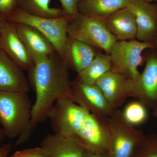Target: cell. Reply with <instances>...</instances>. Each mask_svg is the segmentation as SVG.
Segmentation results:
<instances>
[{
	"label": "cell",
	"mask_w": 157,
	"mask_h": 157,
	"mask_svg": "<svg viewBox=\"0 0 157 157\" xmlns=\"http://www.w3.org/2000/svg\"><path fill=\"white\" fill-rule=\"evenodd\" d=\"M135 80L109 71L97 81L109 105L114 110L123 104L127 98L134 95Z\"/></svg>",
	"instance_id": "8fae6325"
},
{
	"label": "cell",
	"mask_w": 157,
	"mask_h": 157,
	"mask_svg": "<svg viewBox=\"0 0 157 157\" xmlns=\"http://www.w3.org/2000/svg\"><path fill=\"white\" fill-rule=\"evenodd\" d=\"M84 157H108L107 154H104L93 153L86 151Z\"/></svg>",
	"instance_id": "f1b7e54d"
},
{
	"label": "cell",
	"mask_w": 157,
	"mask_h": 157,
	"mask_svg": "<svg viewBox=\"0 0 157 157\" xmlns=\"http://www.w3.org/2000/svg\"><path fill=\"white\" fill-rule=\"evenodd\" d=\"M17 9L16 0H0V14L7 20Z\"/></svg>",
	"instance_id": "484cf974"
},
{
	"label": "cell",
	"mask_w": 157,
	"mask_h": 157,
	"mask_svg": "<svg viewBox=\"0 0 157 157\" xmlns=\"http://www.w3.org/2000/svg\"><path fill=\"white\" fill-rule=\"evenodd\" d=\"M8 21L0 14V35Z\"/></svg>",
	"instance_id": "83f0119b"
},
{
	"label": "cell",
	"mask_w": 157,
	"mask_h": 157,
	"mask_svg": "<svg viewBox=\"0 0 157 157\" xmlns=\"http://www.w3.org/2000/svg\"><path fill=\"white\" fill-rule=\"evenodd\" d=\"M9 157H49V155L47 151L41 146L18 151Z\"/></svg>",
	"instance_id": "cb8c5ba5"
},
{
	"label": "cell",
	"mask_w": 157,
	"mask_h": 157,
	"mask_svg": "<svg viewBox=\"0 0 157 157\" xmlns=\"http://www.w3.org/2000/svg\"><path fill=\"white\" fill-rule=\"evenodd\" d=\"M33 104L28 93L0 91V125L5 137H19L30 121Z\"/></svg>",
	"instance_id": "7a4b0ae2"
},
{
	"label": "cell",
	"mask_w": 157,
	"mask_h": 157,
	"mask_svg": "<svg viewBox=\"0 0 157 157\" xmlns=\"http://www.w3.org/2000/svg\"><path fill=\"white\" fill-rule=\"evenodd\" d=\"M154 48L153 43L140 42L137 39L117 41L109 52L110 71L136 80L140 75L139 67L144 63L143 53Z\"/></svg>",
	"instance_id": "5b68a950"
},
{
	"label": "cell",
	"mask_w": 157,
	"mask_h": 157,
	"mask_svg": "<svg viewBox=\"0 0 157 157\" xmlns=\"http://www.w3.org/2000/svg\"><path fill=\"white\" fill-rule=\"evenodd\" d=\"M69 70L64 60L55 52L36 62L29 70L28 79L36 94V101L29 123L18 137L16 145L25 143L31 138L39 124L48 118V113L57 100L73 99Z\"/></svg>",
	"instance_id": "6da1fadb"
},
{
	"label": "cell",
	"mask_w": 157,
	"mask_h": 157,
	"mask_svg": "<svg viewBox=\"0 0 157 157\" xmlns=\"http://www.w3.org/2000/svg\"><path fill=\"white\" fill-rule=\"evenodd\" d=\"M142 1L150 3H157V0H142Z\"/></svg>",
	"instance_id": "d6a6232c"
},
{
	"label": "cell",
	"mask_w": 157,
	"mask_h": 157,
	"mask_svg": "<svg viewBox=\"0 0 157 157\" xmlns=\"http://www.w3.org/2000/svg\"><path fill=\"white\" fill-rule=\"evenodd\" d=\"M84 1V0H80V1Z\"/></svg>",
	"instance_id": "e575fe53"
},
{
	"label": "cell",
	"mask_w": 157,
	"mask_h": 157,
	"mask_svg": "<svg viewBox=\"0 0 157 157\" xmlns=\"http://www.w3.org/2000/svg\"><path fill=\"white\" fill-rule=\"evenodd\" d=\"M51 0H16L17 9L35 16L56 18L64 16L62 8H53Z\"/></svg>",
	"instance_id": "44dd1931"
},
{
	"label": "cell",
	"mask_w": 157,
	"mask_h": 157,
	"mask_svg": "<svg viewBox=\"0 0 157 157\" xmlns=\"http://www.w3.org/2000/svg\"><path fill=\"white\" fill-rule=\"evenodd\" d=\"M105 25L117 41L136 39L137 25L134 13L128 7L103 18Z\"/></svg>",
	"instance_id": "ac0fdd59"
},
{
	"label": "cell",
	"mask_w": 157,
	"mask_h": 157,
	"mask_svg": "<svg viewBox=\"0 0 157 157\" xmlns=\"http://www.w3.org/2000/svg\"><path fill=\"white\" fill-rule=\"evenodd\" d=\"M3 140H2V139H1V138H0V144L2 143V142Z\"/></svg>",
	"instance_id": "836d02e7"
},
{
	"label": "cell",
	"mask_w": 157,
	"mask_h": 157,
	"mask_svg": "<svg viewBox=\"0 0 157 157\" xmlns=\"http://www.w3.org/2000/svg\"><path fill=\"white\" fill-rule=\"evenodd\" d=\"M132 0H84L78 5V13L104 18L128 7Z\"/></svg>",
	"instance_id": "d6986e66"
},
{
	"label": "cell",
	"mask_w": 157,
	"mask_h": 157,
	"mask_svg": "<svg viewBox=\"0 0 157 157\" xmlns=\"http://www.w3.org/2000/svg\"><path fill=\"white\" fill-rule=\"evenodd\" d=\"M88 110L71 98L57 100L48 118L55 134L75 137L82 126Z\"/></svg>",
	"instance_id": "52a82bcc"
},
{
	"label": "cell",
	"mask_w": 157,
	"mask_h": 157,
	"mask_svg": "<svg viewBox=\"0 0 157 157\" xmlns=\"http://www.w3.org/2000/svg\"><path fill=\"white\" fill-rule=\"evenodd\" d=\"M131 157H157V135H146L136 147Z\"/></svg>",
	"instance_id": "603a6c76"
},
{
	"label": "cell",
	"mask_w": 157,
	"mask_h": 157,
	"mask_svg": "<svg viewBox=\"0 0 157 157\" xmlns=\"http://www.w3.org/2000/svg\"><path fill=\"white\" fill-rule=\"evenodd\" d=\"M121 112L125 120L135 127L142 124L148 119L147 107L138 100L129 102Z\"/></svg>",
	"instance_id": "7402d4cb"
},
{
	"label": "cell",
	"mask_w": 157,
	"mask_h": 157,
	"mask_svg": "<svg viewBox=\"0 0 157 157\" xmlns=\"http://www.w3.org/2000/svg\"><path fill=\"white\" fill-rule=\"evenodd\" d=\"M24 71L0 48V91L29 92L30 86Z\"/></svg>",
	"instance_id": "5bb4252c"
},
{
	"label": "cell",
	"mask_w": 157,
	"mask_h": 157,
	"mask_svg": "<svg viewBox=\"0 0 157 157\" xmlns=\"http://www.w3.org/2000/svg\"><path fill=\"white\" fill-rule=\"evenodd\" d=\"M128 7L136 18V39L153 43L157 36V3L132 0Z\"/></svg>",
	"instance_id": "7c38bea8"
},
{
	"label": "cell",
	"mask_w": 157,
	"mask_h": 157,
	"mask_svg": "<svg viewBox=\"0 0 157 157\" xmlns=\"http://www.w3.org/2000/svg\"><path fill=\"white\" fill-rule=\"evenodd\" d=\"M11 147L12 145L9 143L5 144L0 147V157H9L8 155Z\"/></svg>",
	"instance_id": "4316f807"
},
{
	"label": "cell",
	"mask_w": 157,
	"mask_h": 157,
	"mask_svg": "<svg viewBox=\"0 0 157 157\" xmlns=\"http://www.w3.org/2000/svg\"><path fill=\"white\" fill-rule=\"evenodd\" d=\"M41 146L49 157H84L87 151L74 137L55 133L45 136Z\"/></svg>",
	"instance_id": "e0dca14e"
},
{
	"label": "cell",
	"mask_w": 157,
	"mask_h": 157,
	"mask_svg": "<svg viewBox=\"0 0 157 157\" xmlns=\"http://www.w3.org/2000/svg\"><path fill=\"white\" fill-rule=\"evenodd\" d=\"M64 16L72 19L78 14V5L80 0H59Z\"/></svg>",
	"instance_id": "d4e9b609"
},
{
	"label": "cell",
	"mask_w": 157,
	"mask_h": 157,
	"mask_svg": "<svg viewBox=\"0 0 157 157\" xmlns=\"http://www.w3.org/2000/svg\"><path fill=\"white\" fill-rule=\"evenodd\" d=\"M14 24L34 63L56 52L51 42L37 29L25 24Z\"/></svg>",
	"instance_id": "9a60e30c"
},
{
	"label": "cell",
	"mask_w": 157,
	"mask_h": 157,
	"mask_svg": "<svg viewBox=\"0 0 157 157\" xmlns=\"http://www.w3.org/2000/svg\"><path fill=\"white\" fill-rule=\"evenodd\" d=\"M74 138L86 151L107 155L108 137L103 117L88 111L81 129Z\"/></svg>",
	"instance_id": "9c48e42d"
},
{
	"label": "cell",
	"mask_w": 157,
	"mask_h": 157,
	"mask_svg": "<svg viewBox=\"0 0 157 157\" xmlns=\"http://www.w3.org/2000/svg\"><path fill=\"white\" fill-rule=\"evenodd\" d=\"M8 21L14 23L25 24L37 29L51 42L57 52L63 59L68 37L69 17L66 16L56 18L39 17L17 9Z\"/></svg>",
	"instance_id": "8992f818"
},
{
	"label": "cell",
	"mask_w": 157,
	"mask_h": 157,
	"mask_svg": "<svg viewBox=\"0 0 157 157\" xmlns=\"http://www.w3.org/2000/svg\"><path fill=\"white\" fill-rule=\"evenodd\" d=\"M73 100L89 112L101 117L109 116L114 111L97 85L72 81Z\"/></svg>",
	"instance_id": "30bf717a"
},
{
	"label": "cell",
	"mask_w": 157,
	"mask_h": 157,
	"mask_svg": "<svg viewBox=\"0 0 157 157\" xmlns=\"http://www.w3.org/2000/svg\"><path fill=\"white\" fill-rule=\"evenodd\" d=\"M144 52L145 67L135 81L133 98L153 109L157 104V49L149 48Z\"/></svg>",
	"instance_id": "ba28073f"
},
{
	"label": "cell",
	"mask_w": 157,
	"mask_h": 157,
	"mask_svg": "<svg viewBox=\"0 0 157 157\" xmlns=\"http://www.w3.org/2000/svg\"><path fill=\"white\" fill-rule=\"evenodd\" d=\"M99 51L68 36L63 59L69 69L78 73L91 63Z\"/></svg>",
	"instance_id": "2e32d148"
},
{
	"label": "cell",
	"mask_w": 157,
	"mask_h": 157,
	"mask_svg": "<svg viewBox=\"0 0 157 157\" xmlns=\"http://www.w3.org/2000/svg\"><path fill=\"white\" fill-rule=\"evenodd\" d=\"M108 137V157H131L136 147L146 135L124 118L121 110H114L103 117Z\"/></svg>",
	"instance_id": "3957f363"
},
{
	"label": "cell",
	"mask_w": 157,
	"mask_h": 157,
	"mask_svg": "<svg viewBox=\"0 0 157 157\" xmlns=\"http://www.w3.org/2000/svg\"><path fill=\"white\" fill-rule=\"evenodd\" d=\"M5 137H5V135H4V133H3L2 127L0 126V138L2 139V140H4V139Z\"/></svg>",
	"instance_id": "f546056e"
},
{
	"label": "cell",
	"mask_w": 157,
	"mask_h": 157,
	"mask_svg": "<svg viewBox=\"0 0 157 157\" xmlns=\"http://www.w3.org/2000/svg\"><path fill=\"white\" fill-rule=\"evenodd\" d=\"M153 114L155 117L157 118V104L156 106H155L154 108H153Z\"/></svg>",
	"instance_id": "4dcf8cb0"
},
{
	"label": "cell",
	"mask_w": 157,
	"mask_h": 157,
	"mask_svg": "<svg viewBox=\"0 0 157 157\" xmlns=\"http://www.w3.org/2000/svg\"><path fill=\"white\" fill-rule=\"evenodd\" d=\"M111 70L110 56L98 52L91 63L79 73L75 79L83 84L95 85L101 76Z\"/></svg>",
	"instance_id": "ffe728a7"
},
{
	"label": "cell",
	"mask_w": 157,
	"mask_h": 157,
	"mask_svg": "<svg viewBox=\"0 0 157 157\" xmlns=\"http://www.w3.org/2000/svg\"><path fill=\"white\" fill-rule=\"evenodd\" d=\"M0 48L23 71L28 72L35 64L14 23L8 21L3 29L0 35Z\"/></svg>",
	"instance_id": "4fadbf2b"
},
{
	"label": "cell",
	"mask_w": 157,
	"mask_h": 157,
	"mask_svg": "<svg viewBox=\"0 0 157 157\" xmlns=\"http://www.w3.org/2000/svg\"><path fill=\"white\" fill-rule=\"evenodd\" d=\"M153 43L154 48L157 49V36L156 37L154 41L153 42Z\"/></svg>",
	"instance_id": "1f68e13d"
},
{
	"label": "cell",
	"mask_w": 157,
	"mask_h": 157,
	"mask_svg": "<svg viewBox=\"0 0 157 157\" xmlns=\"http://www.w3.org/2000/svg\"><path fill=\"white\" fill-rule=\"evenodd\" d=\"M68 36L109 54L117 39L107 29L103 18L78 13L70 20Z\"/></svg>",
	"instance_id": "277c9868"
}]
</instances>
